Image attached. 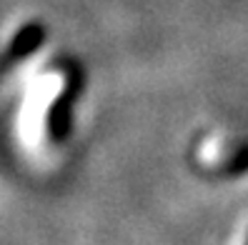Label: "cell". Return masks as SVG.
I'll list each match as a JSON object with an SVG mask.
<instances>
[{
	"instance_id": "obj_1",
	"label": "cell",
	"mask_w": 248,
	"mask_h": 245,
	"mask_svg": "<svg viewBox=\"0 0 248 245\" xmlns=\"http://www.w3.org/2000/svg\"><path fill=\"white\" fill-rule=\"evenodd\" d=\"M43 38H46V33H43L40 25H35V23L25 25L23 30L16 35V40H13L10 55H13V58H23V55H28V53H33L40 43H43Z\"/></svg>"
}]
</instances>
